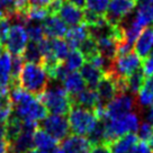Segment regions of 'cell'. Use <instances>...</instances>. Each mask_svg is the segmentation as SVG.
<instances>
[{"label":"cell","instance_id":"cell-1","mask_svg":"<svg viewBox=\"0 0 153 153\" xmlns=\"http://www.w3.org/2000/svg\"><path fill=\"white\" fill-rule=\"evenodd\" d=\"M50 83V78L42 64L26 63L19 74V87L34 96H39Z\"/></svg>","mask_w":153,"mask_h":153},{"label":"cell","instance_id":"cell-2","mask_svg":"<svg viewBox=\"0 0 153 153\" xmlns=\"http://www.w3.org/2000/svg\"><path fill=\"white\" fill-rule=\"evenodd\" d=\"M140 113L132 111L124 116L116 118H106L105 120V135L106 144L109 145L115 140L128 133H136L140 126Z\"/></svg>","mask_w":153,"mask_h":153},{"label":"cell","instance_id":"cell-3","mask_svg":"<svg viewBox=\"0 0 153 153\" xmlns=\"http://www.w3.org/2000/svg\"><path fill=\"white\" fill-rule=\"evenodd\" d=\"M37 97L51 114L65 115L71 109V98L63 86L48 87Z\"/></svg>","mask_w":153,"mask_h":153},{"label":"cell","instance_id":"cell-4","mask_svg":"<svg viewBox=\"0 0 153 153\" xmlns=\"http://www.w3.org/2000/svg\"><path fill=\"white\" fill-rule=\"evenodd\" d=\"M69 114V125L71 133L76 135L86 136L87 134L94 128L98 118L96 117L94 110L81 107V106L72 105Z\"/></svg>","mask_w":153,"mask_h":153},{"label":"cell","instance_id":"cell-5","mask_svg":"<svg viewBox=\"0 0 153 153\" xmlns=\"http://www.w3.org/2000/svg\"><path fill=\"white\" fill-rule=\"evenodd\" d=\"M142 65L141 63V57L135 53V51L117 55L116 59L111 62L109 71L107 74L111 76L115 79L118 78H127L131 76L136 69H139Z\"/></svg>","mask_w":153,"mask_h":153},{"label":"cell","instance_id":"cell-6","mask_svg":"<svg viewBox=\"0 0 153 153\" xmlns=\"http://www.w3.org/2000/svg\"><path fill=\"white\" fill-rule=\"evenodd\" d=\"M137 111L136 97L131 94H118L106 105L105 116L106 118H116L120 116Z\"/></svg>","mask_w":153,"mask_h":153},{"label":"cell","instance_id":"cell-7","mask_svg":"<svg viewBox=\"0 0 153 153\" xmlns=\"http://www.w3.org/2000/svg\"><path fill=\"white\" fill-rule=\"evenodd\" d=\"M38 127L57 141H62L71 133L68 118L64 115H48L45 118L38 122Z\"/></svg>","mask_w":153,"mask_h":153},{"label":"cell","instance_id":"cell-8","mask_svg":"<svg viewBox=\"0 0 153 153\" xmlns=\"http://www.w3.org/2000/svg\"><path fill=\"white\" fill-rule=\"evenodd\" d=\"M137 0H110L105 13L106 20L111 25H120L127 16L132 15Z\"/></svg>","mask_w":153,"mask_h":153},{"label":"cell","instance_id":"cell-9","mask_svg":"<svg viewBox=\"0 0 153 153\" xmlns=\"http://www.w3.org/2000/svg\"><path fill=\"white\" fill-rule=\"evenodd\" d=\"M28 35L26 28L22 24H14L10 27L9 34L6 39V51L11 55H20L28 43Z\"/></svg>","mask_w":153,"mask_h":153},{"label":"cell","instance_id":"cell-10","mask_svg":"<svg viewBox=\"0 0 153 153\" xmlns=\"http://www.w3.org/2000/svg\"><path fill=\"white\" fill-rule=\"evenodd\" d=\"M92 145L86 136L69 135L61 141L59 145V153H89Z\"/></svg>","mask_w":153,"mask_h":153},{"label":"cell","instance_id":"cell-11","mask_svg":"<svg viewBox=\"0 0 153 153\" xmlns=\"http://www.w3.org/2000/svg\"><path fill=\"white\" fill-rule=\"evenodd\" d=\"M44 36L50 38H62L68 32V25L57 15H48L42 22Z\"/></svg>","mask_w":153,"mask_h":153},{"label":"cell","instance_id":"cell-12","mask_svg":"<svg viewBox=\"0 0 153 153\" xmlns=\"http://www.w3.org/2000/svg\"><path fill=\"white\" fill-rule=\"evenodd\" d=\"M97 94H98L99 102L101 105L106 106L115 96L118 95L116 80L111 76L105 73L97 86Z\"/></svg>","mask_w":153,"mask_h":153},{"label":"cell","instance_id":"cell-13","mask_svg":"<svg viewBox=\"0 0 153 153\" xmlns=\"http://www.w3.org/2000/svg\"><path fill=\"white\" fill-rule=\"evenodd\" d=\"M34 132L23 129V132L19 134L18 136L8 143L7 150L9 153H27L35 149L33 139Z\"/></svg>","mask_w":153,"mask_h":153},{"label":"cell","instance_id":"cell-14","mask_svg":"<svg viewBox=\"0 0 153 153\" xmlns=\"http://www.w3.org/2000/svg\"><path fill=\"white\" fill-rule=\"evenodd\" d=\"M59 16L68 26H76L83 23V10L65 0L59 10Z\"/></svg>","mask_w":153,"mask_h":153},{"label":"cell","instance_id":"cell-15","mask_svg":"<svg viewBox=\"0 0 153 153\" xmlns=\"http://www.w3.org/2000/svg\"><path fill=\"white\" fill-rule=\"evenodd\" d=\"M71 98L72 105L81 106L85 108L94 110L99 104V98H98V94L95 89H91L86 87L83 90L78 92L76 95L70 96Z\"/></svg>","mask_w":153,"mask_h":153},{"label":"cell","instance_id":"cell-16","mask_svg":"<svg viewBox=\"0 0 153 153\" xmlns=\"http://www.w3.org/2000/svg\"><path fill=\"white\" fill-rule=\"evenodd\" d=\"M153 48V27L148 26L141 32L136 42L134 43V51L141 59L148 56Z\"/></svg>","mask_w":153,"mask_h":153},{"label":"cell","instance_id":"cell-17","mask_svg":"<svg viewBox=\"0 0 153 153\" xmlns=\"http://www.w3.org/2000/svg\"><path fill=\"white\" fill-rule=\"evenodd\" d=\"M136 104L140 114H142L143 109L153 107V76H146L136 96Z\"/></svg>","mask_w":153,"mask_h":153},{"label":"cell","instance_id":"cell-18","mask_svg":"<svg viewBox=\"0 0 153 153\" xmlns=\"http://www.w3.org/2000/svg\"><path fill=\"white\" fill-rule=\"evenodd\" d=\"M79 70H80V74H81L82 79L86 82V86L88 88H91V89L97 88L101 78L105 74V72L101 69L97 68L90 62H85Z\"/></svg>","mask_w":153,"mask_h":153},{"label":"cell","instance_id":"cell-19","mask_svg":"<svg viewBox=\"0 0 153 153\" xmlns=\"http://www.w3.org/2000/svg\"><path fill=\"white\" fill-rule=\"evenodd\" d=\"M89 36L88 27L85 23L76 26H72L70 29H68L65 34V42L68 43L70 50H76L79 48V45Z\"/></svg>","mask_w":153,"mask_h":153},{"label":"cell","instance_id":"cell-20","mask_svg":"<svg viewBox=\"0 0 153 153\" xmlns=\"http://www.w3.org/2000/svg\"><path fill=\"white\" fill-rule=\"evenodd\" d=\"M4 129H5L4 140L7 143L13 142L19 134L23 132V120L19 118L18 116L13 111V114L9 116V118L5 122Z\"/></svg>","mask_w":153,"mask_h":153},{"label":"cell","instance_id":"cell-21","mask_svg":"<svg viewBox=\"0 0 153 153\" xmlns=\"http://www.w3.org/2000/svg\"><path fill=\"white\" fill-rule=\"evenodd\" d=\"M140 140L135 133L125 134L109 144L110 153H128Z\"/></svg>","mask_w":153,"mask_h":153},{"label":"cell","instance_id":"cell-22","mask_svg":"<svg viewBox=\"0 0 153 153\" xmlns=\"http://www.w3.org/2000/svg\"><path fill=\"white\" fill-rule=\"evenodd\" d=\"M62 85L70 96L76 95L78 92H80V91L83 90L87 87L86 82L82 79L80 72L76 71L69 72L65 76V78L63 79Z\"/></svg>","mask_w":153,"mask_h":153},{"label":"cell","instance_id":"cell-23","mask_svg":"<svg viewBox=\"0 0 153 153\" xmlns=\"http://www.w3.org/2000/svg\"><path fill=\"white\" fill-rule=\"evenodd\" d=\"M33 139L35 149L37 151H48L59 145V141L56 139H54L53 136H51L50 134L39 127L34 132Z\"/></svg>","mask_w":153,"mask_h":153},{"label":"cell","instance_id":"cell-24","mask_svg":"<svg viewBox=\"0 0 153 153\" xmlns=\"http://www.w3.org/2000/svg\"><path fill=\"white\" fill-rule=\"evenodd\" d=\"M97 42L98 45V51L99 54L104 57L105 60L113 62L118 53V44L113 37H104L100 38Z\"/></svg>","mask_w":153,"mask_h":153},{"label":"cell","instance_id":"cell-25","mask_svg":"<svg viewBox=\"0 0 153 153\" xmlns=\"http://www.w3.org/2000/svg\"><path fill=\"white\" fill-rule=\"evenodd\" d=\"M144 80H145V73L143 71L142 65L136 69L135 71L126 78V83H127V94H131L133 96H137L141 87L143 85Z\"/></svg>","mask_w":153,"mask_h":153},{"label":"cell","instance_id":"cell-26","mask_svg":"<svg viewBox=\"0 0 153 153\" xmlns=\"http://www.w3.org/2000/svg\"><path fill=\"white\" fill-rule=\"evenodd\" d=\"M11 72V54L4 50L0 53V85L9 86Z\"/></svg>","mask_w":153,"mask_h":153},{"label":"cell","instance_id":"cell-27","mask_svg":"<svg viewBox=\"0 0 153 153\" xmlns=\"http://www.w3.org/2000/svg\"><path fill=\"white\" fill-rule=\"evenodd\" d=\"M87 139L92 146L98 144H106L105 135V120H98L94 128L87 134Z\"/></svg>","mask_w":153,"mask_h":153},{"label":"cell","instance_id":"cell-28","mask_svg":"<svg viewBox=\"0 0 153 153\" xmlns=\"http://www.w3.org/2000/svg\"><path fill=\"white\" fill-rule=\"evenodd\" d=\"M24 62L27 63H42L43 56H42V53L38 46V43L33 42V41H29L25 50L23 51V53L20 54Z\"/></svg>","mask_w":153,"mask_h":153},{"label":"cell","instance_id":"cell-29","mask_svg":"<svg viewBox=\"0 0 153 153\" xmlns=\"http://www.w3.org/2000/svg\"><path fill=\"white\" fill-rule=\"evenodd\" d=\"M86 62L85 57L82 55V53L76 48V50H71L67 57L62 61L63 65L65 67L69 72L71 71H76L83 65V63Z\"/></svg>","mask_w":153,"mask_h":153},{"label":"cell","instance_id":"cell-30","mask_svg":"<svg viewBox=\"0 0 153 153\" xmlns=\"http://www.w3.org/2000/svg\"><path fill=\"white\" fill-rule=\"evenodd\" d=\"M78 50L82 53V55L85 57L86 62L90 61L92 57H95L97 54H99L97 42H96L92 37H90V36H88V37L79 45Z\"/></svg>","mask_w":153,"mask_h":153},{"label":"cell","instance_id":"cell-31","mask_svg":"<svg viewBox=\"0 0 153 153\" xmlns=\"http://www.w3.org/2000/svg\"><path fill=\"white\" fill-rule=\"evenodd\" d=\"M26 32L28 35L29 41L33 42H41L45 36H44V32L42 28V23H37V22H27L26 25Z\"/></svg>","mask_w":153,"mask_h":153},{"label":"cell","instance_id":"cell-32","mask_svg":"<svg viewBox=\"0 0 153 153\" xmlns=\"http://www.w3.org/2000/svg\"><path fill=\"white\" fill-rule=\"evenodd\" d=\"M13 111L14 109H13V104L9 96L0 98V124H5V122L9 118Z\"/></svg>","mask_w":153,"mask_h":153},{"label":"cell","instance_id":"cell-33","mask_svg":"<svg viewBox=\"0 0 153 153\" xmlns=\"http://www.w3.org/2000/svg\"><path fill=\"white\" fill-rule=\"evenodd\" d=\"M110 0H87L86 8L90 11H94L98 15H105L107 7L109 5Z\"/></svg>","mask_w":153,"mask_h":153},{"label":"cell","instance_id":"cell-34","mask_svg":"<svg viewBox=\"0 0 153 153\" xmlns=\"http://www.w3.org/2000/svg\"><path fill=\"white\" fill-rule=\"evenodd\" d=\"M11 22L7 17H0V42L4 44L9 34Z\"/></svg>","mask_w":153,"mask_h":153},{"label":"cell","instance_id":"cell-35","mask_svg":"<svg viewBox=\"0 0 153 153\" xmlns=\"http://www.w3.org/2000/svg\"><path fill=\"white\" fill-rule=\"evenodd\" d=\"M142 68H143V71L145 73V76H153V50H151L150 54L144 59V62L142 63Z\"/></svg>","mask_w":153,"mask_h":153},{"label":"cell","instance_id":"cell-36","mask_svg":"<svg viewBox=\"0 0 153 153\" xmlns=\"http://www.w3.org/2000/svg\"><path fill=\"white\" fill-rule=\"evenodd\" d=\"M128 153H153V151L152 149L149 146L148 143H145L143 141H139L129 150Z\"/></svg>","mask_w":153,"mask_h":153},{"label":"cell","instance_id":"cell-37","mask_svg":"<svg viewBox=\"0 0 153 153\" xmlns=\"http://www.w3.org/2000/svg\"><path fill=\"white\" fill-rule=\"evenodd\" d=\"M89 153H110V149L108 144H98L90 149Z\"/></svg>","mask_w":153,"mask_h":153},{"label":"cell","instance_id":"cell-38","mask_svg":"<svg viewBox=\"0 0 153 153\" xmlns=\"http://www.w3.org/2000/svg\"><path fill=\"white\" fill-rule=\"evenodd\" d=\"M68 1L71 2L72 5H74L78 8H80V9H85L86 8L87 0H68Z\"/></svg>","mask_w":153,"mask_h":153},{"label":"cell","instance_id":"cell-39","mask_svg":"<svg viewBox=\"0 0 153 153\" xmlns=\"http://www.w3.org/2000/svg\"><path fill=\"white\" fill-rule=\"evenodd\" d=\"M145 117H146V120H148L150 124L153 125V107H150L146 111V115H145Z\"/></svg>","mask_w":153,"mask_h":153},{"label":"cell","instance_id":"cell-40","mask_svg":"<svg viewBox=\"0 0 153 153\" xmlns=\"http://www.w3.org/2000/svg\"><path fill=\"white\" fill-rule=\"evenodd\" d=\"M4 135H5L4 124H0V141H2V140H4Z\"/></svg>","mask_w":153,"mask_h":153},{"label":"cell","instance_id":"cell-41","mask_svg":"<svg viewBox=\"0 0 153 153\" xmlns=\"http://www.w3.org/2000/svg\"><path fill=\"white\" fill-rule=\"evenodd\" d=\"M27 153H38V151H36V150L34 149V150H32V151H29V152H27Z\"/></svg>","mask_w":153,"mask_h":153},{"label":"cell","instance_id":"cell-42","mask_svg":"<svg viewBox=\"0 0 153 153\" xmlns=\"http://www.w3.org/2000/svg\"><path fill=\"white\" fill-rule=\"evenodd\" d=\"M152 151H153V150H152Z\"/></svg>","mask_w":153,"mask_h":153}]
</instances>
